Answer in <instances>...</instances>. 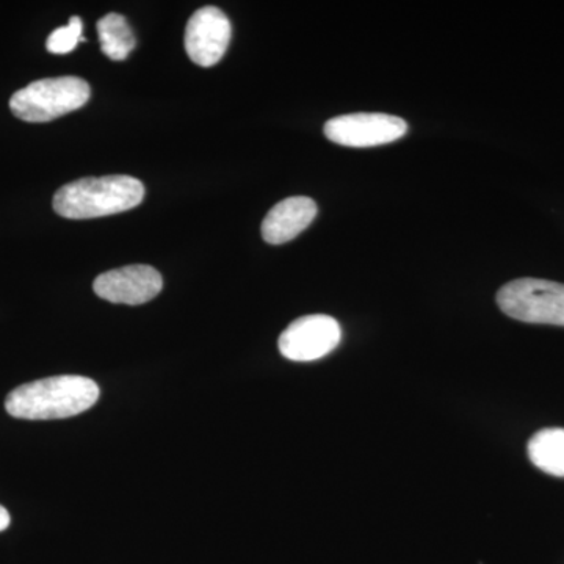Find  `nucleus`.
Returning <instances> with one entry per match:
<instances>
[{
    "label": "nucleus",
    "instance_id": "obj_1",
    "mask_svg": "<svg viewBox=\"0 0 564 564\" xmlns=\"http://www.w3.org/2000/svg\"><path fill=\"white\" fill-rule=\"evenodd\" d=\"M99 386L80 375H61L22 384L9 393L6 410L24 421H55L85 413L99 400Z\"/></svg>",
    "mask_w": 564,
    "mask_h": 564
},
{
    "label": "nucleus",
    "instance_id": "obj_2",
    "mask_svg": "<svg viewBox=\"0 0 564 564\" xmlns=\"http://www.w3.org/2000/svg\"><path fill=\"white\" fill-rule=\"evenodd\" d=\"M144 187L139 180L124 174L84 177L63 185L54 196V210L69 220H90L121 214L140 206Z\"/></svg>",
    "mask_w": 564,
    "mask_h": 564
},
{
    "label": "nucleus",
    "instance_id": "obj_3",
    "mask_svg": "<svg viewBox=\"0 0 564 564\" xmlns=\"http://www.w3.org/2000/svg\"><path fill=\"white\" fill-rule=\"evenodd\" d=\"M90 95V85L80 77L41 79L14 93L10 109L22 121L47 122L79 110L88 102Z\"/></svg>",
    "mask_w": 564,
    "mask_h": 564
},
{
    "label": "nucleus",
    "instance_id": "obj_4",
    "mask_svg": "<svg viewBox=\"0 0 564 564\" xmlns=\"http://www.w3.org/2000/svg\"><path fill=\"white\" fill-rule=\"evenodd\" d=\"M500 311L514 321L564 326V284L522 278L497 292Z\"/></svg>",
    "mask_w": 564,
    "mask_h": 564
},
{
    "label": "nucleus",
    "instance_id": "obj_5",
    "mask_svg": "<svg viewBox=\"0 0 564 564\" xmlns=\"http://www.w3.org/2000/svg\"><path fill=\"white\" fill-rule=\"evenodd\" d=\"M343 340L339 322L315 314L296 318L280 337V351L289 361L311 362L325 358Z\"/></svg>",
    "mask_w": 564,
    "mask_h": 564
},
{
    "label": "nucleus",
    "instance_id": "obj_6",
    "mask_svg": "<svg viewBox=\"0 0 564 564\" xmlns=\"http://www.w3.org/2000/svg\"><path fill=\"white\" fill-rule=\"evenodd\" d=\"M408 132L406 121L388 113H350L332 118L325 137L340 147L370 148L392 143Z\"/></svg>",
    "mask_w": 564,
    "mask_h": 564
},
{
    "label": "nucleus",
    "instance_id": "obj_7",
    "mask_svg": "<svg viewBox=\"0 0 564 564\" xmlns=\"http://www.w3.org/2000/svg\"><path fill=\"white\" fill-rule=\"evenodd\" d=\"M232 28L217 7L199 9L185 28V51L193 63L210 68L221 61L231 43Z\"/></svg>",
    "mask_w": 564,
    "mask_h": 564
},
{
    "label": "nucleus",
    "instance_id": "obj_8",
    "mask_svg": "<svg viewBox=\"0 0 564 564\" xmlns=\"http://www.w3.org/2000/svg\"><path fill=\"white\" fill-rule=\"evenodd\" d=\"M93 289L106 302L140 306L162 292L163 280L150 265H129L99 274Z\"/></svg>",
    "mask_w": 564,
    "mask_h": 564
},
{
    "label": "nucleus",
    "instance_id": "obj_9",
    "mask_svg": "<svg viewBox=\"0 0 564 564\" xmlns=\"http://www.w3.org/2000/svg\"><path fill=\"white\" fill-rule=\"evenodd\" d=\"M317 217V204L307 196H292L272 207L262 221V237L267 243L291 242Z\"/></svg>",
    "mask_w": 564,
    "mask_h": 564
},
{
    "label": "nucleus",
    "instance_id": "obj_10",
    "mask_svg": "<svg viewBox=\"0 0 564 564\" xmlns=\"http://www.w3.org/2000/svg\"><path fill=\"white\" fill-rule=\"evenodd\" d=\"M530 462L549 475L564 477V429H545L529 443Z\"/></svg>",
    "mask_w": 564,
    "mask_h": 564
},
{
    "label": "nucleus",
    "instance_id": "obj_11",
    "mask_svg": "<svg viewBox=\"0 0 564 564\" xmlns=\"http://www.w3.org/2000/svg\"><path fill=\"white\" fill-rule=\"evenodd\" d=\"M98 36L101 50L110 61L121 62L135 50L137 41L129 22L117 13L106 14L98 21Z\"/></svg>",
    "mask_w": 564,
    "mask_h": 564
},
{
    "label": "nucleus",
    "instance_id": "obj_12",
    "mask_svg": "<svg viewBox=\"0 0 564 564\" xmlns=\"http://www.w3.org/2000/svg\"><path fill=\"white\" fill-rule=\"evenodd\" d=\"M80 41H85L82 36V20L73 17L66 28L57 29V31L51 33L46 47L51 54L65 55L76 50Z\"/></svg>",
    "mask_w": 564,
    "mask_h": 564
},
{
    "label": "nucleus",
    "instance_id": "obj_13",
    "mask_svg": "<svg viewBox=\"0 0 564 564\" xmlns=\"http://www.w3.org/2000/svg\"><path fill=\"white\" fill-rule=\"evenodd\" d=\"M11 522L10 513L0 505V532L9 529Z\"/></svg>",
    "mask_w": 564,
    "mask_h": 564
}]
</instances>
